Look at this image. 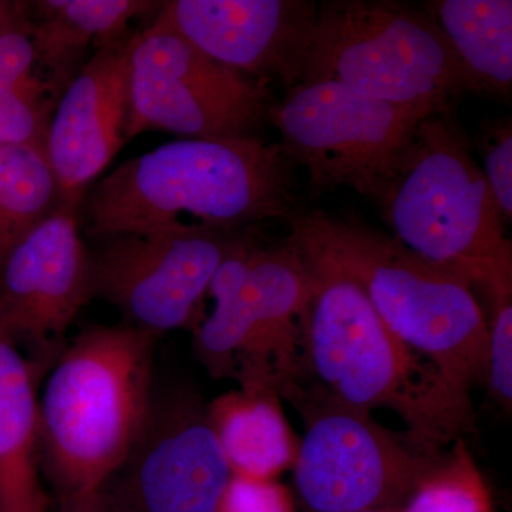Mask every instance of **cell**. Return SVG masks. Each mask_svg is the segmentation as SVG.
I'll return each mask as SVG.
<instances>
[{
    "mask_svg": "<svg viewBox=\"0 0 512 512\" xmlns=\"http://www.w3.org/2000/svg\"><path fill=\"white\" fill-rule=\"evenodd\" d=\"M483 173L493 191L505 222L512 218V123L510 117L498 119L481 134Z\"/></svg>",
    "mask_w": 512,
    "mask_h": 512,
    "instance_id": "cell-24",
    "label": "cell"
},
{
    "mask_svg": "<svg viewBox=\"0 0 512 512\" xmlns=\"http://www.w3.org/2000/svg\"><path fill=\"white\" fill-rule=\"evenodd\" d=\"M130 37L97 49L67 84L50 120L46 157L70 207L80 208L127 143Z\"/></svg>",
    "mask_w": 512,
    "mask_h": 512,
    "instance_id": "cell-15",
    "label": "cell"
},
{
    "mask_svg": "<svg viewBox=\"0 0 512 512\" xmlns=\"http://www.w3.org/2000/svg\"><path fill=\"white\" fill-rule=\"evenodd\" d=\"M62 205L45 150L0 146V264L20 239Z\"/></svg>",
    "mask_w": 512,
    "mask_h": 512,
    "instance_id": "cell-21",
    "label": "cell"
},
{
    "mask_svg": "<svg viewBox=\"0 0 512 512\" xmlns=\"http://www.w3.org/2000/svg\"><path fill=\"white\" fill-rule=\"evenodd\" d=\"M37 376L0 335V512H49L37 430Z\"/></svg>",
    "mask_w": 512,
    "mask_h": 512,
    "instance_id": "cell-16",
    "label": "cell"
},
{
    "mask_svg": "<svg viewBox=\"0 0 512 512\" xmlns=\"http://www.w3.org/2000/svg\"><path fill=\"white\" fill-rule=\"evenodd\" d=\"M147 0H42L28 3L37 64L59 92L72 82L74 69L90 46L126 39L134 19L158 12Z\"/></svg>",
    "mask_w": 512,
    "mask_h": 512,
    "instance_id": "cell-17",
    "label": "cell"
},
{
    "mask_svg": "<svg viewBox=\"0 0 512 512\" xmlns=\"http://www.w3.org/2000/svg\"><path fill=\"white\" fill-rule=\"evenodd\" d=\"M399 512H495L490 488L466 440L458 439L443 451Z\"/></svg>",
    "mask_w": 512,
    "mask_h": 512,
    "instance_id": "cell-22",
    "label": "cell"
},
{
    "mask_svg": "<svg viewBox=\"0 0 512 512\" xmlns=\"http://www.w3.org/2000/svg\"><path fill=\"white\" fill-rule=\"evenodd\" d=\"M335 82L376 99L450 111L470 86L424 8L392 0H329L318 19L301 83Z\"/></svg>",
    "mask_w": 512,
    "mask_h": 512,
    "instance_id": "cell-7",
    "label": "cell"
},
{
    "mask_svg": "<svg viewBox=\"0 0 512 512\" xmlns=\"http://www.w3.org/2000/svg\"><path fill=\"white\" fill-rule=\"evenodd\" d=\"M93 299L90 248L79 208L62 205L10 249L0 264V335L23 353L36 375L67 345V329Z\"/></svg>",
    "mask_w": 512,
    "mask_h": 512,
    "instance_id": "cell-12",
    "label": "cell"
},
{
    "mask_svg": "<svg viewBox=\"0 0 512 512\" xmlns=\"http://www.w3.org/2000/svg\"><path fill=\"white\" fill-rule=\"evenodd\" d=\"M399 508H383V510H372V511H362V512H399Z\"/></svg>",
    "mask_w": 512,
    "mask_h": 512,
    "instance_id": "cell-27",
    "label": "cell"
},
{
    "mask_svg": "<svg viewBox=\"0 0 512 512\" xmlns=\"http://www.w3.org/2000/svg\"><path fill=\"white\" fill-rule=\"evenodd\" d=\"M207 414L235 476L276 480L295 464L299 440L275 390L239 387L207 403Z\"/></svg>",
    "mask_w": 512,
    "mask_h": 512,
    "instance_id": "cell-18",
    "label": "cell"
},
{
    "mask_svg": "<svg viewBox=\"0 0 512 512\" xmlns=\"http://www.w3.org/2000/svg\"><path fill=\"white\" fill-rule=\"evenodd\" d=\"M60 96L37 64L28 3L0 2V146L45 150Z\"/></svg>",
    "mask_w": 512,
    "mask_h": 512,
    "instance_id": "cell-19",
    "label": "cell"
},
{
    "mask_svg": "<svg viewBox=\"0 0 512 512\" xmlns=\"http://www.w3.org/2000/svg\"><path fill=\"white\" fill-rule=\"evenodd\" d=\"M87 232L99 239L180 224L248 231L296 210L289 158L259 137L187 138L124 161L90 188Z\"/></svg>",
    "mask_w": 512,
    "mask_h": 512,
    "instance_id": "cell-1",
    "label": "cell"
},
{
    "mask_svg": "<svg viewBox=\"0 0 512 512\" xmlns=\"http://www.w3.org/2000/svg\"><path fill=\"white\" fill-rule=\"evenodd\" d=\"M281 399L305 424L292 468L299 500L311 512L400 507L444 451L409 430L387 429L305 380L285 389Z\"/></svg>",
    "mask_w": 512,
    "mask_h": 512,
    "instance_id": "cell-8",
    "label": "cell"
},
{
    "mask_svg": "<svg viewBox=\"0 0 512 512\" xmlns=\"http://www.w3.org/2000/svg\"><path fill=\"white\" fill-rule=\"evenodd\" d=\"M113 488L126 512H218L232 473L194 390L154 397L153 409Z\"/></svg>",
    "mask_w": 512,
    "mask_h": 512,
    "instance_id": "cell-13",
    "label": "cell"
},
{
    "mask_svg": "<svg viewBox=\"0 0 512 512\" xmlns=\"http://www.w3.org/2000/svg\"><path fill=\"white\" fill-rule=\"evenodd\" d=\"M285 222V244L303 264L355 282L384 325L448 383L467 394L485 383L488 322L473 286L359 222L302 210Z\"/></svg>",
    "mask_w": 512,
    "mask_h": 512,
    "instance_id": "cell-3",
    "label": "cell"
},
{
    "mask_svg": "<svg viewBox=\"0 0 512 512\" xmlns=\"http://www.w3.org/2000/svg\"><path fill=\"white\" fill-rule=\"evenodd\" d=\"M394 239L423 261L483 289L512 293V247L505 220L470 141L434 113L407 144L379 204Z\"/></svg>",
    "mask_w": 512,
    "mask_h": 512,
    "instance_id": "cell-5",
    "label": "cell"
},
{
    "mask_svg": "<svg viewBox=\"0 0 512 512\" xmlns=\"http://www.w3.org/2000/svg\"><path fill=\"white\" fill-rule=\"evenodd\" d=\"M218 512H295V504L291 491L276 480L232 474Z\"/></svg>",
    "mask_w": 512,
    "mask_h": 512,
    "instance_id": "cell-25",
    "label": "cell"
},
{
    "mask_svg": "<svg viewBox=\"0 0 512 512\" xmlns=\"http://www.w3.org/2000/svg\"><path fill=\"white\" fill-rule=\"evenodd\" d=\"M487 377L491 397L504 410L512 406V293L491 296Z\"/></svg>",
    "mask_w": 512,
    "mask_h": 512,
    "instance_id": "cell-23",
    "label": "cell"
},
{
    "mask_svg": "<svg viewBox=\"0 0 512 512\" xmlns=\"http://www.w3.org/2000/svg\"><path fill=\"white\" fill-rule=\"evenodd\" d=\"M318 9L311 0H170L154 20L215 62L292 89L302 82Z\"/></svg>",
    "mask_w": 512,
    "mask_h": 512,
    "instance_id": "cell-14",
    "label": "cell"
},
{
    "mask_svg": "<svg viewBox=\"0 0 512 512\" xmlns=\"http://www.w3.org/2000/svg\"><path fill=\"white\" fill-rule=\"evenodd\" d=\"M55 512H126L109 485L83 493L57 495Z\"/></svg>",
    "mask_w": 512,
    "mask_h": 512,
    "instance_id": "cell-26",
    "label": "cell"
},
{
    "mask_svg": "<svg viewBox=\"0 0 512 512\" xmlns=\"http://www.w3.org/2000/svg\"><path fill=\"white\" fill-rule=\"evenodd\" d=\"M430 106L376 99L335 82L299 83L268 121L289 160L302 165L315 190L348 187L379 204Z\"/></svg>",
    "mask_w": 512,
    "mask_h": 512,
    "instance_id": "cell-9",
    "label": "cell"
},
{
    "mask_svg": "<svg viewBox=\"0 0 512 512\" xmlns=\"http://www.w3.org/2000/svg\"><path fill=\"white\" fill-rule=\"evenodd\" d=\"M207 296L214 309L192 332L208 375L279 396L302 379L309 275L288 245L262 247L245 232L218 266Z\"/></svg>",
    "mask_w": 512,
    "mask_h": 512,
    "instance_id": "cell-6",
    "label": "cell"
},
{
    "mask_svg": "<svg viewBox=\"0 0 512 512\" xmlns=\"http://www.w3.org/2000/svg\"><path fill=\"white\" fill-rule=\"evenodd\" d=\"M245 232L180 222L99 238L90 249L93 299L110 303L123 323L158 339L194 330L218 266Z\"/></svg>",
    "mask_w": 512,
    "mask_h": 512,
    "instance_id": "cell-11",
    "label": "cell"
},
{
    "mask_svg": "<svg viewBox=\"0 0 512 512\" xmlns=\"http://www.w3.org/2000/svg\"><path fill=\"white\" fill-rule=\"evenodd\" d=\"M457 57L471 93L512 90L511 0H434L423 6Z\"/></svg>",
    "mask_w": 512,
    "mask_h": 512,
    "instance_id": "cell-20",
    "label": "cell"
},
{
    "mask_svg": "<svg viewBox=\"0 0 512 512\" xmlns=\"http://www.w3.org/2000/svg\"><path fill=\"white\" fill-rule=\"evenodd\" d=\"M157 336L90 326L67 343L37 400L42 473L57 495L106 487L126 466L154 397Z\"/></svg>",
    "mask_w": 512,
    "mask_h": 512,
    "instance_id": "cell-4",
    "label": "cell"
},
{
    "mask_svg": "<svg viewBox=\"0 0 512 512\" xmlns=\"http://www.w3.org/2000/svg\"><path fill=\"white\" fill-rule=\"evenodd\" d=\"M303 266L309 296L301 320V380L350 409L397 414L406 430L439 450L476 431L471 394L404 345L355 282Z\"/></svg>",
    "mask_w": 512,
    "mask_h": 512,
    "instance_id": "cell-2",
    "label": "cell"
},
{
    "mask_svg": "<svg viewBox=\"0 0 512 512\" xmlns=\"http://www.w3.org/2000/svg\"><path fill=\"white\" fill-rule=\"evenodd\" d=\"M269 107L265 80L215 62L156 20L130 37L127 141L146 131L256 137Z\"/></svg>",
    "mask_w": 512,
    "mask_h": 512,
    "instance_id": "cell-10",
    "label": "cell"
}]
</instances>
